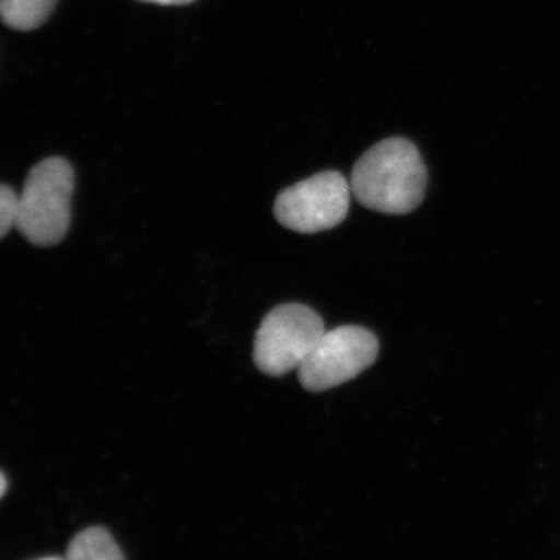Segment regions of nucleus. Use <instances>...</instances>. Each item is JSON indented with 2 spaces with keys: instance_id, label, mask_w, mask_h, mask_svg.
Returning <instances> with one entry per match:
<instances>
[{
  "instance_id": "nucleus-1",
  "label": "nucleus",
  "mask_w": 560,
  "mask_h": 560,
  "mask_svg": "<svg viewBox=\"0 0 560 560\" xmlns=\"http://www.w3.org/2000/svg\"><path fill=\"white\" fill-rule=\"evenodd\" d=\"M427 168L415 143L404 138L382 140L353 167L350 190L364 208L404 215L422 202Z\"/></svg>"
},
{
  "instance_id": "nucleus-2",
  "label": "nucleus",
  "mask_w": 560,
  "mask_h": 560,
  "mask_svg": "<svg viewBox=\"0 0 560 560\" xmlns=\"http://www.w3.org/2000/svg\"><path fill=\"white\" fill-rule=\"evenodd\" d=\"M73 171L68 161L50 158L36 164L18 195V231L36 246L58 245L70 226Z\"/></svg>"
},
{
  "instance_id": "nucleus-3",
  "label": "nucleus",
  "mask_w": 560,
  "mask_h": 560,
  "mask_svg": "<svg viewBox=\"0 0 560 560\" xmlns=\"http://www.w3.org/2000/svg\"><path fill=\"white\" fill-rule=\"evenodd\" d=\"M326 334L324 320L307 305L283 304L261 320L254 341V361L271 377L300 370Z\"/></svg>"
},
{
  "instance_id": "nucleus-4",
  "label": "nucleus",
  "mask_w": 560,
  "mask_h": 560,
  "mask_svg": "<svg viewBox=\"0 0 560 560\" xmlns=\"http://www.w3.org/2000/svg\"><path fill=\"white\" fill-rule=\"evenodd\" d=\"M378 341L372 331L360 326H341L316 342L311 355L298 370L301 385L311 393H320L359 377L374 364Z\"/></svg>"
},
{
  "instance_id": "nucleus-5",
  "label": "nucleus",
  "mask_w": 560,
  "mask_h": 560,
  "mask_svg": "<svg viewBox=\"0 0 560 560\" xmlns=\"http://www.w3.org/2000/svg\"><path fill=\"white\" fill-rule=\"evenodd\" d=\"M350 184L338 172H323L280 191L275 215L287 230L315 234L334 230L348 217Z\"/></svg>"
},
{
  "instance_id": "nucleus-6",
  "label": "nucleus",
  "mask_w": 560,
  "mask_h": 560,
  "mask_svg": "<svg viewBox=\"0 0 560 560\" xmlns=\"http://www.w3.org/2000/svg\"><path fill=\"white\" fill-rule=\"evenodd\" d=\"M66 560H125L119 545L108 530L90 528L81 530L70 540Z\"/></svg>"
},
{
  "instance_id": "nucleus-7",
  "label": "nucleus",
  "mask_w": 560,
  "mask_h": 560,
  "mask_svg": "<svg viewBox=\"0 0 560 560\" xmlns=\"http://www.w3.org/2000/svg\"><path fill=\"white\" fill-rule=\"evenodd\" d=\"M57 0H0V20L14 31H35L50 16Z\"/></svg>"
},
{
  "instance_id": "nucleus-8",
  "label": "nucleus",
  "mask_w": 560,
  "mask_h": 560,
  "mask_svg": "<svg viewBox=\"0 0 560 560\" xmlns=\"http://www.w3.org/2000/svg\"><path fill=\"white\" fill-rule=\"evenodd\" d=\"M18 194L0 184V241L16 228Z\"/></svg>"
},
{
  "instance_id": "nucleus-9",
  "label": "nucleus",
  "mask_w": 560,
  "mask_h": 560,
  "mask_svg": "<svg viewBox=\"0 0 560 560\" xmlns=\"http://www.w3.org/2000/svg\"><path fill=\"white\" fill-rule=\"evenodd\" d=\"M142 2L160 3V5H186L194 0H142Z\"/></svg>"
},
{
  "instance_id": "nucleus-10",
  "label": "nucleus",
  "mask_w": 560,
  "mask_h": 560,
  "mask_svg": "<svg viewBox=\"0 0 560 560\" xmlns=\"http://www.w3.org/2000/svg\"><path fill=\"white\" fill-rule=\"evenodd\" d=\"M7 490V480L5 477H3L2 471H0V499H2L3 493H5Z\"/></svg>"
},
{
  "instance_id": "nucleus-11",
  "label": "nucleus",
  "mask_w": 560,
  "mask_h": 560,
  "mask_svg": "<svg viewBox=\"0 0 560 560\" xmlns=\"http://www.w3.org/2000/svg\"><path fill=\"white\" fill-rule=\"evenodd\" d=\"M38 560H66L65 558H44Z\"/></svg>"
}]
</instances>
